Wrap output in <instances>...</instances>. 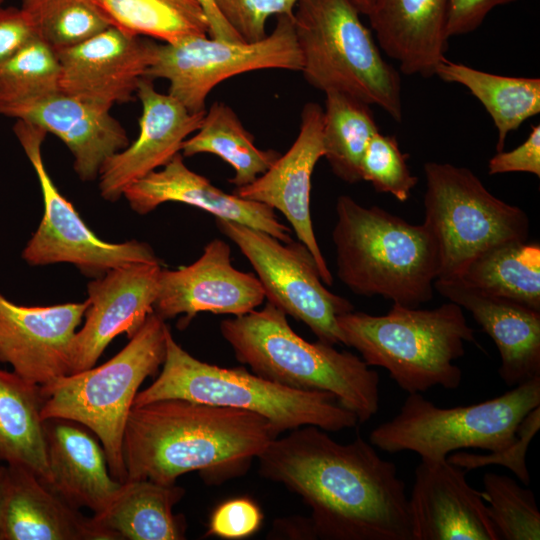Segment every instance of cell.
<instances>
[{
    "label": "cell",
    "mask_w": 540,
    "mask_h": 540,
    "mask_svg": "<svg viewBox=\"0 0 540 540\" xmlns=\"http://www.w3.org/2000/svg\"><path fill=\"white\" fill-rule=\"evenodd\" d=\"M219 231L248 259L268 302L303 322L321 342L342 344L337 317L352 303L329 291L316 261L301 242L288 243L249 226L215 218Z\"/></svg>",
    "instance_id": "obj_12"
},
{
    "label": "cell",
    "mask_w": 540,
    "mask_h": 540,
    "mask_svg": "<svg viewBox=\"0 0 540 540\" xmlns=\"http://www.w3.org/2000/svg\"><path fill=\"white\" fill-rule=\"evenodd\" d=\"M457 278L540 311L538 243L510 241L490 247L469 261Z\"/></svg>",
    "instance_id": "obj_31"
},
{
    "label": "cell",
    "mask_w": 540,
    "mask_h": 540,
    "mask_svg": "<svg viewBox=\"0 0 540 540\" xmlns=\"http://www.w3.org/2000/svg\"><path fill=\"white\" fill-rule=\"evenodd\" d=\"M335 211L332 241L337 275L348 289L412 308L433 298L440 254L423 223L411 224L347 195L337 198Z\"/></svg>",
    "instance_id": "obj_3"
},
{
    "label": "cell",
    "mask_w": 540,
    "mask_h": 540,
    "mask_svg": "<svg viewBox=\"0 0 540 540\" xmlns=\"http://www.w3.org/2000/svg\"><path fill=\"white\" fill-rule=\"evenodd\" d=\"M487 168L490 175L526 172L540 177V125L532 126L526 140L515 149L497 152Z\"/></svg>",
    "instance_id": "obj_41"
},
{
    "label": "cell",
    "mask_w": 540,
    "mask_h": 540,
    "mask_svg": "<svg viewBox=\"0 0 540 540\" xmlns=\"http://www.w3.org/2000/svg\"><path fill=\"white\" fill-rule=\"evenodd\" d=\"M434 289L471 313L494 341L499 375L508 386L540 377V311L481 291L458 278L436 279Z\"/></svg>",
    "instance_id": "obj_23"
},
{
    "label": "cell",
    "mask_w": 540,
    "mask_h": 540,
    "mask_svg": "<svg viewBox=\"0 0 540 540\" xmlns=\"http://www.w3.org/2000/svg\"><path fill=\"white\" fill-rule=\"evenodd\" d=\"M5 0H0V6L4 3Z\"/></svg>",
    "instance_id": "obj_48"
},
{
    "label": "cell",
    "mask_w": 540,
    "mask_h": 540,
    "mask_svg": "<svg viewBox=\"0 0 540 540\" xmlns=\"http://www.w3.org/2000/svg\"><path fill=\"white\" fill-rule=\"evenodd\" d=\"M60 91L55 50L39 37L0 66V108L37 100Z\"/></svg>",
    "instance_id": "obj_34"
},
{
    "label": "cell",
    "mask_w": 540,
    "mask_h": 540,
    "mask_svg": "<svg viewBox=\"0 0 540 540\" xmlns=\"http://www.w3.org/2000/svg\"><path fill=\"white\" fill-rule=\"evenodd\" d=\"M0 540H115L57 495L30 468L6 465Z\"/></svg>",
    "instance_id": "obj_24"
},
{
    "label": "cell",
    "mask_w": 540,
    "mask_h": 540,
    "mask_svg": "<svg viewBox=\"0 0 540 540\" xmlns=\"http://www.w3.org/2000/svg\"><path fill=\"white\" fill-rule=\"evenodd\" d=\"M257 458L264 478L311 509L315 539L412 540L405 484L360 435L341 444L303 426L272 440Z\"/></svg>",
    "instance_id": "obj_1"
},
{
    "label": "cell",
    "mask_w": 540,
    "mask_h": 540,
    "mask_svg": "<svg viewBox=\"0 0 540 540\" xmlns=\"http://www.w3.org/2000/svg\"><path fill=\"white\" fill-rule=\"evenodd\" d=\"M37 36L54 50L76 45L110 25L93 0H22Z\"/></svg>",
    "instance_id": "obj_35"
},
{
    "label": "cell",
    "mask_w": 540,
    "mask_h": 540,
    "mask_svg": "<svg viewBox=\"0 0 540 540\" xmlns=\"http://www.w3.org/2000/svg\"><path fill=\"white\" fill-rule=\"evenodd\" d=\"M208 36L156 43L145 74L151 80L166 79L168 94L192 113H204L212 89L228 78L264 69L301 71L293 16H278L273 31L257 42H229Z\"/></svg>",
    "instance_id": "obj_11"
},
{
    "label": "cell",
    "mask_w": 540,
    "mask_h": 540,
    "mask_svg": "<svg viewBox=\"0 0 540 540\" xmlns=\"http://www.w3.org/2000/svg\"><path fill=\"white\" fill-rule=\"evenodd\" d=\"M142 107L137 138L110 156L98 179L103 199L117 201L135 181L166 165L181 152L183 142L200 127L204 113H192L170 94L143 77L136 91Z\"/></svg>",
    "instance_id": "obj_19"
},
{
    "label": "cell",
    "mask_w": 540,
    "mask_h": 540,
    "mask_svg": "<svg viewBox=\"0 0 540 540\" xmlns=\"http://www.w3.org/2000/svg\"><path fill=\"white\" fill-rule=\"evenodd\" d=\"M423 170V224L438 245L437 279L457 278L469 261L490 247L528 241V215L494 196L471 170L439 162H427Z\"/></svg>",
    "instance_id": "obj_10"
},
{
    "label": "cell",
    "mask_w": 540,
    "mask_h": 540,
    "mask_svg": "<svg viewBox=\"0 0 540 540\" xmlns=\"http://www.w3.org/2000/svg\"><path fill=\"white\" fill-rule=\"evenodd\" d=\"M259 414L171 398L133 406L124 430L126 480L175 484L198 471L209 483L236 477L278 437Z\"/></svg>",
    "instance_id": "obj_2"
},
{
    "label": "cell",
    "mask_w": 540,
    "mask_h": 540,
    "mask_svg": "<svg viewBox=\"0 0 540 540\" xmlns=\"http://www.w3.org/2000/svg\"><path fill=\"white\" fill-rule=\"evenodd\" d=\"M324 158L344 182L362 181L361 160L374 134L379 132L369 105L343 93H325L323 109Z\"/></svg>",
    "instance_id": "obj_33"
},
{
    "label": "cell",
    "mask_w": 540,
    "mask_h": 540,
    "mask_svg": "<svg viewBox=\"0 0 540 540\" xmlns=\"http://www.w3.org/2000/svg\"><path fill=\"white\" fill-rule=\"evenodd\" d=\"M349 1L359 11L360 14H364V15L368 14L372 0H349Z\"/></svg>",
    "instance_id": "obj_46"
},
{
    "label": "cell",
    "mask_w": 540,
    "mask_h": 540,
    "mask_svg": "<svg viewBox=\"0 0 540 540\" xmlns=\"http://www.w3.org/2000/svg\"><path fill=\"white\" fill-rule=\"evenodd\" d=\"M111 26L128 34L174 43L209 35L198 0H93Z\"/></svg>",
    "instance_id": "obj_32"
},
{
    "label": "cell",
    "mask_w": 540,
    "mask_h": 540,
    "mask_svg": "<svg viewBox=\"0 0 540 540\" xmlns=\"http://www.w3.org/2000/svg\"><path fill=\"white\" fill-rule=\"evenodd\" d=\"M301 71L314 88L376 105L403 118L399 72L380 51L349 0H301L293 15Z\"/></svg>",
    "instance_id": "obj_8"
},
{
    "label": "cell",
    "mask_w": 540,
    "mask_h": 540,
    "mask_svg": "<svg viewBox=\"0 0 540 540\" xmlns=\"http://www.w3.org/2000/svg\"><path fill=\"white\" fill-rule=\"evenodd\" d=\"M540 428V406L531 410L521 421L516 439L505 449L488 454L457 452L448 455L447 461L468 472L473 469L499 465L512 471L526 486L530 484V474L526 464V453L533 437Z\"/></svg>",
    "instance_id": "obj_38"
},
{
    "label": "cell",
    "mask_w": 540,
    "mask_h": 540,
    "mask_svg": "<svg viewBox=\"0 0 540 540\" xmlns=\"http://www.w3.org/2000/svg\"><path fill=\"white\" fill-rule=\"evenodd\" d=\"M435 75L464 86L484 106L497 129L496 151H503L507 135L540 112V79L481 71L446 57Z\"/></svg>",
    "instance_id": "obj_29"
},
{
    "label": "cell",
    "mask_w": 540,
    "mask_h": 540,
    "mask_svg": "<svg viewBox=\"0 0 540 540\" xmlns=\"http://www.w3.org/2000/svg\"><path fill=\"white\" fill-rule=\"evenodd\" d=\"M43 402L40 385L0 368V461L22 464L48 484Z\"/></svg>",
    "instance_id": "obj_28"
},
{
    "label": "cell",
    "mask_w": 540,
    "mask_h": 540,
    "mask_svg": "<svg viewBox=\"0 0 540 540\" xmlns=\"http://www.w3.org/2000/svg\"><path fill=\"white\" fill-rule=\"evenodd\" d=\"M88 306L18 305L0 294V362L40 386L71 373L74 336Z\"/></svg>",
    "instance_id": "obj_16"
},
{
    "label": "cell",
    "mask_w": 540,
    "mask_h": 540,
    "mask_svg": "<svg viewBox=\"0 0 540 540\" xmlns=\"http://www.w3.org/2000/svg\"><path fill=\"white\" fill-rule=\"evenodd\" d=\"M155 44L109 26L83 42L55 50L60 91L109 110L134 100Z\"/></svg>",
    "instance_id": "obj_15"
},
{
    "label": "cell",
    "mask_w": 540,
    "mask_h": 540,
    "mask_svg": "<svg viewBox=\"0 0 540 540\" xmlns=\"http://www.w3.org/2000/svg\"><path fill=\"white\" fill-rule=\"evenodd\" d=\"M165 320L150 313L128 344L98 367L68 374L41 386L42 420L66 419L100 440L111 476L127 479L122 443L126 422L143 381L158 373L166 353Z\"/></svg>",
    "instance_id": "obj_7"
},
{
    "label": "cell",
    "mask_w": 540,
    "mask_h": 540,
    "mask_svg": "<svg viewBox=\"0 0 540 540\" xmlns=\"http://www.w3.org/2000/svg\"><path fill=\"white\" fill-rule=\"evenodd\" d=\"M342 344L356 349L368 366L385 368L409 394L441 386L456 389L462 371L454 363L475 342L463 309L447 302L434 309L393 303L385 315L350 311L337 317Z\"/></svg>",
    "instance_id": "obj_5"
},
{
    "label": "cell",
    "mask_w": 540,
    "mask_h": 540,
    "mask_svg": "<svg viewBox=\"0 0 540 540\" xmlns=\"http://www.w3.org/2000/svg\"><path fill=\"white\" fill-rule=\"evenodd\" d=\"M161 264L133 263L107 271L87 285L84 325L72 344L71 373L95 366L111 341L131 338L153 312Z\"/></svg>",
    "instance_id": "obj_18"
},
{
    "label": "cell",
    "mask_w": 540,
    "mask_h": 540,
    "mask_svg": "<svg viewBox=\"0 0 540 540\" xmlns=\"http://www.w3.org/2000/svg\"><path fill=\"white\" fill-rule=\"evenodd\" d=\"M209 23V36L229 42H244L224 20L212 0H198Z\"/></svg>",
    "instance_id": "obj_44"
},
{
    "label": "cell",
    "mask_w": 540,
    "mask_h": 540,
    "mask_svg": "<svg viewBox=\"0 0 540 540\" xmlns=\"http://www.w3.org/2000/svg\"><path fill=\"white\" fill-rule=\"evenodd\" d=\"M5 477H6V465L5 466L1 465L0 466V498L2 495L3 488H4Z\"/></svg>",
    "instance_id": "obj_47"
},
{
    "label": "cell",
    "mask_w": 540,
    "mask_h": 540,
    "mask_svg": "<svg viewBox=\"0 0 540 540\" xmlns=\"http://www.w3.org/2000/svg\"><path fill=\"white\" fill-rule=\"evenodd\" d=\"M323 119L319 104L306 103L301 111L299 133L288 151L255 181L236 187L233 194L281 212L299 242L314 257L323 283L331 286L333 276L316 240L310 211L312 174L324 157Z\"/></svg>",
    "instance_id": "obj_17"
},
{
    "label": "cell",
    "mask_w": 540,
    "mask_h": 540,
    "mask_svg": "<svg viewBox=\"0 0 540 540\" xmlns=\"http://www.w3.org/2000/svg\"><path fill=\"white\" fill-rule=\"evenodd\" d=\"M230 27L247 43L267 36L266 23L272 16H293L301 0H212Z\"/></svg>",
    "instance_id": "obj_39"
},
{
    "label": "cell",
    "mask_w": 540,
    "mask_h": 540,
    "mask_svg": "<svg viewBox=\"0 0 540 540\" xmlns=\"http://www.w3.org/2000/svg\"><path fill=\"white\" fill-rule=\"evenodd\" d=\"M446 7L447 0H372L366 16L402 73L431 77L447 49Z\"/></svg>",
    "instance_id": "obj_26"
},
{
    "label": "cell",
    "mask_w": 540,
    "mask_h": 540,
    "mask_svg": "<svg viewBox=\"0 0 540 540\" xmlns=\"http://www.w3.org/2000/svg\"><path fill=\"white\" fill-rule=\"evenodd\" d=\"M220 332L236 359L254 374L291 389L332 393L358 423L377 413L378 373L349 351L303 339L272 303L222 320Z\"/></svg>",
    "instance_id": "obj_4"
},
{
    "label": "cell",
    "mask_w": 540,
    "mask_h": 540,
    "mask_svg": "<svg viewBox=\"0 0 540 540\" xmlns=\"http://www.w3.org/2000/svg\"><path fill=\"white\" fill-rule=\"evenodd\" d=\"M265 299L258 278L236 269L229 244L216 238L192 264L161 269L153 312L163 320L181 316L177 326L184 329L200 312L240 316Z\"/></svg>",
    "instance_id": "obj_14"
},
{
    "label": "cell",
    "mask_w": 540,
    "mask_h": 540,
    "mask_svg": "<svg viewBox=\"0 0 540 540\" xmlns=\"http://www.w3.org/2000/svg\"><path fill=\"white\" fill-rule=\"evenodd\" d=\"M394 136L377 132L370 139L361 160L362 181H368L377 192L389 193L405 202L418 183Z\"/></svg>",
    "instance_id": "obj_37"
},
{
    "label": "cell",
    "mask_w": 540,
    "mask_h": 540,
    "mask_svg": "<svg viewBox=\"0 0 540 540\" xmlns=\"http://www.w3.org/2000/svg\"><path fill=\"white\" fill-rule=\"evenodd\" d=\"M180 153L183 157L201 153L218 156L233 167L235 174L229 182L236 187L255 181L281 155L273 149L258 148L235 111L221 101L205 111L199 129L183 142Z\"/></svg>",
    "instance_id": "obj_30"
},
{
    "label": "cell",
    "mask_w": 540,
    "mask_h": 540,
    "mask_svg": "<svg viewBox=\"0 0 540 540\" xmlns=\"http://www.w3.org/2000/svg\"><path fill=\"white\" fill-rule=\"evenodd\" d=\"M0 115L31 122L57 136L73 155L78 177L98 178L104 162L129 144L126 130L109 109L58 91L0 108Z\"/></svg>",
    "instance_id": "obj_21"
},
{
    "label": "cell",
    "mask_w": 540,
    "mask_h": 540,
    "mask_svg": "<svg viewBox=\"0 0 540 540\" xmlns=\"http://www.w3.org/2000/svg\"><path fill=\"white\" fill-rule=\"evenodd\" d=\"M122 197L140 215L148 214L166 202H180L202 209L215 218L264 231L282 242L293 240L290 228L279 221L274 209L225 193L209 179L189 169L181 153L161 169L129 185Z\"/></svg>",
    "instance_id": "obj_22"
},
{
    "label": "cell",
    "mask_w": 540,
    "mask_h": 540,
    "mask_svg": "<svg viewBox=\"0 0 540 540\" xmlns=\"http://www.w3.org/2000/svg\"><path fill=\"white\" fill-rule=\"evenodd\" d=\"M185 490L148 479L123 482L110 505L92 516L93 522L115 540L185 539L186 521L174 514Z\"/></svg>",
    "instance_id": "obj_27"
},
{
    "label": "cell",
    "mask_w": 540,
    "mask_h": 540,
    "mask_svg": "<svg viewBox=\"0 0 540 540\" xmlns=\"http://www.w3.org/2000/svg\"><path fill=\"white\" fill-rule=\"evenodd\" d=\"M517 0H447L446 35L448 39L476 30L489 12Z\"/></svg>",
    "instance_id": "obj_43"
},
{
    "label": "cell",
    "mask_w": 540,
    "mask_h": 540,
    "mask_svg": "<svg viewBox=\"0 0 540 540\" xmlns=\"http://www.w3.org/2000/svg\"><path fill=\"white\" fill-rule=\"evenodd\" d=\"M540 406V377L481 403L443 408L409 394L399 412L374 428L370 443L380 450L412 451L421 460L440 461L459 449L495 452L514 442L524 417Z\"/></svg>",
    "instance_id": "obj_9"
},
{
    "label": "cell",
    "mask_w": 540,
    "mask_h": 540,
    "mask_svg": "<svg viewBox=\"0 0 540 540\" xmlns=\"http://www.w3.org/2000/svg\"><path fill=\"white\" fill-rule=\"evenodd\" d=\"M36 37L33 22L25 10L0 6V66Z\"/></svg>",
    "instance_id": "obj_42"
},
{
    "label": "cell",
    "mask_w": 540,
    "mask_h": 540,
    "mask_svg": "<svg viewBox=\"0 0 540 540\" xmlns=\"http://www.w3.org/2000/svg\"><path fill=\"white\" fill-rule=\"evenodd\" d=\"M275 530H279L282 535L290 536L289 538L315 539L309 518L279 520L276 522Z\"/></svg>",
    "instance_id": "obj_45"
},
{
    "label": "cell",
    "mask_w": 540,
    "mask_h": 540,
    "mask_svg": "<svg viewBox=\"0 0 540 540\" xmlns=\"http://www.w3.org/2000/svg\"><path fill=\"white\" fill-rule=\"evenodd\" d=\"M43 425L51 475L47 485L74 508L103 512L122 483L111 476L102 445L76 422L50 418Z\"/></svg>",
    "instance_id": "obj_25"
},
{
    "label": "cell",
    "mask_w": 540,
    "mask_h": 540,
    "mask_svg": "<svg viewBox=\"0 0 540 540\" xmlns=\"http://www.w3.org/2000/svg\"><path fill=\"white\" fill-rule=\"evenodd\" d=\"M263 513L247 497L229 499L212 512L206 536L223 539H241L256 533L261 527Z\"/></svg>",
    "instance_id": "obj_40"
},
{
    "label": "cell",
    "mask_w": 540,
    "mask_h": 540,
    "mask_svg": "<svg viewBox=\"0 0 540 540\" xmlns=\"http://www.w3.org/2000/svg\"><path fill=\"white\" fill-rule=\"evenodd\" d=\"M408 503L412 540H500L481 491L447 459L421 460Z\"/></svg>",
    "instance_id": "obj_20"
},
{
    "label": "cell",
    "mask_w": 540,
    "mask_h": 540,
    "mask_svg": "<svg viewBox=\"0 0 540 540\" xmlns=\"http://www.w3.org/2000/svg\"><path fill=\"white\" fill-rule=\"evenodd\" d=\"M14 132L38 177L44 205L40 224L21 254L26 263L32 266L70 263L91 278L128 264H161L145 242L110 243L96 236L60 193L46 169L41 148L47 132L20 119Z\"/></svg>",
    "instance_id": "obj_13"
},
{
    "label": "cell",
    "mask_w": 540,
    "mask_h": 540,
    "mask_svg": "<svg viewBox=\"0 0 540 540\" xmlns=\"http://www.w3.org/2000/svg\"><path fill=\"white\" fill-rule=\"evenodd\" d=\"M481 494L499 539H540V512L530 489L507 475L489 472L483 476Z\"/></svg>",
    "instance_id": "obj_36"
},
{
    "label": "cell",
    "mask_w": 540,
    "mask_h": 540,
    "mask_svg": "<svg viewBox=\"0 0 540 540\" xmlns=\"http://www.w3.org/2000/svg\"><path fill=\"white\" fill-rule=\"evenodd\" d=\"M179 398L247 410L266 418L278 434L303 426L339 432L358 424L356 415L325 391L291 389L244 367L224 368L203 362L166 335V353L156 380L139 391L133 406Z\"/></svg>",
    "instance_id": "obj_6"
}]
</instances>
